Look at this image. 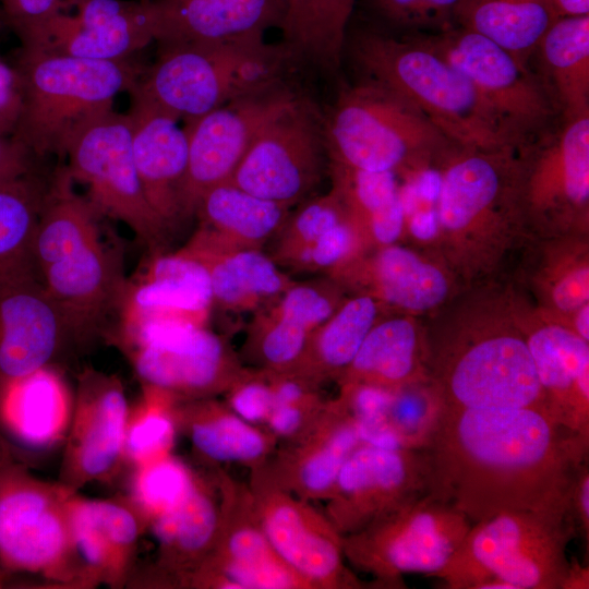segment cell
<instances>
[{
    "mask_svg": "<svg viewBox=\"0 0 589 589\" xmlns=\"http://www.w3.org/2000/svg\"><path fill=\"white\" fill-rule=\"evenodd\" d=\"M560 589H589V567L572 558Z\"/></svg>",
    "mask_w": 589,
    "mask_h": 589,
    "instance_id": "cell-56",
    "label": "cell"
},
{
    "mask_svg": "<svg viewBox=\"0 0 589 589\" xmlns=\"http://www.w3.org/2000/svg\"><path fill=\"white\" fill-rule=\"evenodd\" d=\"M503 276L462 288L424 317L429 385L443 405L532 408L550 416L526 340L508 310Z\"/></svg>",
    "mask_w": 589,
    "mask_h": 589,
    "instance_id": "cell-2",
    "label": "cell"
},
{
    "mask_svg": "<svg viewBox=\"0 0 589 589\" xmlns=\"http://www.w3.org/2000/svg\"><path fill=\"white\" fill-rule=\"evenodd\" d=\"M177 420L179 433L189 438L195 455L214 467L239 464L251 470L277 448L278 440L271 432L243 420L216 397L180 400Z\"/></svg>",
    "mask_w": 589,
    "mask_h": 589,
    "instance_id": "cell-35",
    "label": "cell"
},
{
    "mask_svg": "<svg viewBox=\"0 0 589 589\" xmlns=\"http://www.w3.org/2000/svg\"><path fill=\"white\" fill-rule=\"evenodd\" d=\"M67 10L45 45L51 52L98 61H124L155 41L151 0H64Z\"/></svg>",
    "mask_w": 589,
    "mask_h": 589,
    "instance_id": "cell-25",
    "label": "cell"
},
{
    "mask_svg": "<svg viewBox=\"0 0 589 589\" xmlns=\"http://www.w3.org/2000/svg\"><path fill=\"white\" fill-rule=\"evenodd\" d=\"M370 12L398 35L432 34L456 26L465 0H362Z\"/></svg>",
    "mask_w": 589,
    "mask_h": 589,
    "instance_id": "cell-48",
    "label": "cell"
},
{
    "mask_svg": "<svg viewBox=\"0 0 589 589\" xmlns=\"http://www.w3.org/2000/svg\"><path fill=\"white\" fill-rule=\"evenodd\" d=\"M552 1L560 16L589 14V0H552Z\"/></svg>",
    "mask_w": 589,
    "mask_h": 589,
    "instance_id": "cell-58",
    "label": "cell"
},
{
    "mask_svg": "<svg viewBox=\"0 0 589 589\" xmlns=\"http://www.w3.org/2000/svg\"><path fill=\"white\" fill-rule=\"evenodd\" d=\"M426 492L429 460L423 448L361 444L342 465L324 514L346 537Z\"/></svg>",
    "mask_w": 589,
    "mask_h": 589,
    "instance_id": "cell-19",
    "label": "cell"
},
{
    "mask_svg": "<svg viewBox=\"0 0 589 589\" xmlns=\"http://www.w3.org/2000/svg\"><path fill=\"white\" fill-rule=\"evenodd\" d=\"M362 443L356 422L334 398L302 437L284 443L262 465L280 488L309 502L325 501L351 453Z\"/></svg>",
    "mask_w": 589,
    "mask_h": 589,
    "instance_id": "cell-28",
    "label": "cell"
},
{
    "mask_svg": "<svg viewBox=\"0 0 589 589\" xmlns=\"http://www.w3.org/2000/svg\"><path fill=\"white\" fill-rule=\"evenodd\" d=\"M302 96L288 81L236 98L184 123L188 166L182 188L185 218L195 215L201 196L230 181L252 142L274 117Z\"/></svg>",
    "mask_w": 589,
    "mask_h": 589,
    "instance_id": "cell-18",
    "label": "cell"
},
{
    "mask_svg": "<svg viewBox=\"0 0 589 589\" xmlns=\"http://www.w3.org/2000/svg\"><path fill=\"white\" fill-rule=\"evenodd\" d=\"M219 525V496L214 477L199 476L187 501L152 522L158 546L155 561L132 585L189 588L194 573L212 551Z\"/></svg>",
    "mask_w": 589,
    "mask_h": 589,
    "instance_id": "cell-30",
    "label": "cell"
},
{
    "mask_svg": "<svg viewBox=\"0 0 589 589\" xmlns=\"http://www.w3.org/2000/svg\"><path fill=\"white\" fill-rule=\"evenodd\" d=\"M179 401L163 388L142 384V393L128 412L124 466L134 468L172 453L179 433Z\"/></svg>",
    "mask_w": 589,
    "mask_h": 589,
    "instance_id": "cell-43",
    "label": "cell"
},
{
    "mask_svg": "<svg viewBox=\"0 0 589 589\" xmlns=\"http://www.w3.org/2000/svg\"><path fill=\"white\" fill-rule=\"evenodd\" d=\"M3 586V574L0 569V588Z\"/></svg>",
    "mask_w": 589,
    "mask_h": 589,
    "instance_id": "cell-61",
    "label": "cell"
},
{
    "mask_svg": "<svg viewBox=\"0 0 589 589\" xmlns=\"http://www.w3.org/2000/svg\"><path fill=\"white\" fill-rule=\"evenodd\" d=\"M124 351L142 384L179 400L224 395L245 366L228 340L207 326L158 329Z\"/></svg>",
    "mask_w": 589,
    "mask_h": 589,
    "instance_id": "cell-20",
    "label": "cell"
},
{
    "mask_svg": "<svg viewBox=\"0 0 589 589\" xmlns=\"http://www.w3.org/2000/svg\"><path fill=\"white\" fill-rule=\"evenodd\" d=\"M4 23L23 49L41 48L57 19L67 11L64 0H0Z\"/></svg>",
    "mask_w": 589,
    "mask_h": 589,
    "instance_id": "cell-50",
    "label": "cell"
},
{
    "mask_svg": "<svg viewBox=\"0 0 589 589\" xmlns=\"http://www.w3.org/2000/svg\"><path fill=\"white\" fill-rule=\"evenodd\" d=\"M363 80L412 106L453 144L516 148L470 81L416 35L366 29L351 44Z\"/></svg>",
    "mask_w": 589,
    "mask_h": 589,
    "instance_id": "cell-4",
    "label": "cell"
},
{
    "mask_svg": "<svg viewBox=\"0 0 589 589\" xmlns=\"http://www.w3.org/2000/svg\"><path fill=\"white\" fill-rule=\"evenodd\" d=\"M130 405L121 380L93 368L77 376L58 481L72 492L110 481L124 466Z\"/></svg>",
    "mask_w": 589,
    "mask_h": 589,
    "instance_id": "cell-22",
    "label": "cell"
},
{
    "mask_svg": "<svg viewBox=\"0 0 589 589\" xmlns=\"http://www.w3.org/2000/svg\"><path fill=\"white\" fill-rule=\"evenodd\" d=\"M349 216L336 193L311 196L290 212L272 239L269 256L279 266L290 269L293 263L327 231Z\"/></svg>",
    "mask_w": 589,
    "mask_h": 589,
    "instance_id": "cell-47",
    "label": "cell"
},
{
    "mask_svg": "<svg viewBox=\"0 0 589 589\" xmlns=\"http://www.w3.org/2000/svg\"><path fill=\"white\" fill-rule=\"evenodd\" d=\"M129 92L184 123L242 96L287 81L294 56L264 37L159 46Z\"/></svg>",
    "mask_w": 589,
    "mask_h": 589,
    "instance_id": "cell-5",
    "label": "cell"
},
{
    "mask_svg": "<svg viewBox=\"0 0 589 589\" xmlns=\"http://www.w3.org/2000/svg\"><path fill=\"white\" fill-rule=\"evenodd\" d=\"M287 2H288V15H287V19H288V16H289V14H290L293 5H294L296 0H287ZM286 22H287V20H286Z\"/></svg>",
    "mask_w": 589,
    "mask_h": 589,
    "instance_id": "cell-60",
    "label": "cell"
},
{
    "mask_svg": "<svg viewBox=\"0 0 589 589\" xmlns=\"http://www.w3.org/2000/svg\"><path fill=\"white\" fill-rule=\"evenodd\" d=\"M323 128L328 161L397 176L430 169L452 143L412 106L365 80L340 91Z\"/></svg>",
    "mask_w": 589,
    "mask_h": 589,
    "instance_id": "cell-8",
    "label": "cell"
},
{
    "mask_svg": "<svg viewBox=\"0 0 589 589\" xmlns=\"http://www.w3.org/2000/svg\"><path fill=\"white\" fill-rule=\"evenodd\" d=\"M23 107V83L17 65L0 56V134L13 137Z\"/></svg>",
    "mask_w": 589,
    "mask_h": 589,
    "instance_id": "cell-53",
    "label": "cell"
},
{
    "mask_svg": "<svg viewBox=\"0 0 589 589\" xmlns=\"http://www.w3.org/2000/svg\"><path fill=\"white\" fill-rule=\"evenodd\" d=\"M224 396V402L233 412L255 425H264L274 409L273 393L263 369L244 366Z\"/></svg>",
    "mask_w": 589,
    "mask_h": 589,
    "instance_id": "cell-51",
    "label": "cell"
},
{
    "mask_svg": "<svg viewBox=\"0 0 589 589\" xmlns=\"http://www.w3.org/2000/svg\"><path fill=\"white\" fill-rule=\"evenodd\" d=\"M471 524L450 503L426 492L342 537L344 554L353 568L373 576V588H407L404 575L438 573Z\"/></svg>",
    "mask_w": 589,
    "mask_h": 589,
    "instance_id": "cell-10",
    "label": "cell"
},
{
    "mask_svg": "<svg viewBox=\"0 0 589 589\" xmlns=\"http://www.w3.org/2000/svg\"><path fill=\"white\" fill-rule=\"evenodd\" d=\"M311 334L268 303L254 312L240 359L256 369L291 371L299 362Z\"/></svg>",
    "mask_w": 589,
    "mask_h": 589,
    "instance_id": "cell-46",
    "label": "cell"
},
{
    "mask_svg": "<svg viewBox=\"0 0 589 589\" xmlns=\"http://www.w3.org/2000/svg\"><path fill=\"white\" fill-rule=\"evenodd\" d=\"M565 518L574 536L589 542V466L580 462L572 477L565 502Z\"/></svg>",
    "mask_w": 589,
    "mask_h": 589,
    "instance_id": "cell-54",
    "label": "cell"
},
{
    "mask_svg": "<svg viewBox=\"0 0 589 589\" xmlns=\"http://www.w3.org/2000/svg\"><path fill=\"white\" fill-rule=\"evenodd\" d=\"M291 207L259 197L231 181L200 199L199 227L192 239L220 249H260L276 236Z\"/></svg>",
    "mask_w": 589,
    "mask_h": 589,
    "instance_id": "cell-36",
    "label": "cell"
},
{
    "mask_svg": "<svg viewBox=\"0 0 589 589\" xmlns=\"http://www.w3.org/2000/svg\"><path fill=\"white\" fill-rule=\"evenodd\" d=\"M182 249L207 269L214 306L256 312L279 297L293 279L260 249H220L192 238Z\"/></svg>",
    "mask_w": 589,
    "mask_h": 589,
    "instance_id": "cell-37",
    "label": "cell"
},
{
    "mask_svg": "<svg viewBox=\"0 0 589 589\" xmlns=\"http://www.w3.org/2000/svg\"><path fill=\"white\" fill-rule=\"evenodd\" d=\"M516 153L530 235H589V113L560 117Z\"/></svg>",
    "mask_w": 589,
    "mask_h": 589,
    "instance_id": "cell-11",
    "label": "cell"
},
{
    "mask_svg": "<svg viewBox=\"0 0 589 589\" xmlns=\"http://www.w3.org/2000/svg\"><path fill=\"white\" fill-rule=\"evenodd\" d=\"M132 152L145 195L170 229L185 220L182 188L188 166V135L179 120L131 95L127 112Z\"/></svg>",
    "mask_w": 589,
    "mask_h": 589,
    "instance_id": "cell-29",
    "label": "cell"
},
{
    "mask_svg": "<svg viewBox=\"0 0 589 589\" xmlns=\"http://www.w3.org/2000/svg\"><path fill=\"white\" fill-rule=\"evenodd\" d=\"M574 537L563 512H501L471 524L434 577L448 589H481L490 580L510 589H560Z\"/></svg>",
    "mask_w": 589,
    "mask_h": 589,
    "instance_id": "cell-7",
    "label": "cell"
},
{
    "mask_svg": "<svg viewBox=\"0 0 589 589\" xmlns=\"http://www.w3.org/2000/svg\"><path fill=\"white\" fill-rule=\"evenodd\" d=\"M82 341L48 293L33 257L0 268V380L57 365Z\"/></svg>",
    "mask_w": 589,
    "mask_h": 589,
    "instance_id": "cell-21",
    "label": "cell"
},
{
    "mask_svg": "<svg viewBox=\"0 0 589 589\" xmlns=\"http://www.w3.org/2000/svg\"><path fill=\"white\" fill-rule=\"evenodd\" d=\"M332 189L368 250L402 241L404 205L395 172H372L328 161Z\"/></svg>",
    "mask_w": 589,
    "mask_h": 589,
    "instance_id": "cell-39",
    "label": "cell"
},
{
    "mask_svg": "<svg viewBox=\"0 0 589 589\" xmlns=\"http://www.w3.org/2000/svg\"><path fill=\"white\" fill-rule=\"evenodd\" d=\"M357 0H296L283 28L293 52L327 69L339 67Z\"/></svg>",
    "mask_w": 589,
    "mask_h": 589,
    "instance_id": "cell-42",
    "label": "cell"
},
{
    "mask_svg": "<svg viewBox=\"0 0 589 589\" xmlns=\"http://www.w3.org/2000/svg\"><path fill=\"white\" fill-rule=\"evenodd\" d=\"M19 452L12 442L0 431V469L11 462L21 460Z\"/></svg>",
    "mask_w": 589,
    "mask_h": 589,
    "instance_id": "cell-59",
    "label": "cell"
},
{
    "mask_svg": "<svg viewBox=\"0 0 589 589\" xmlns=\"http://www.w3.org/2000/svg\"><path fill=\"white\" fill-rule=\"evenodd\" d=\"M73 181L100 215L125 224L151 250L159 251L169 228L151 206L135 167L127 113L106 110L83 123L63 156Z\"/></svg>",
    "mask_w": 589,
    "mask_h": 589,
    "instance_id": "cell-12",
    "label": "cell"
},
{
    "mask_svg": "<svg viewBox=\"0 0 589 589\" xmlns=\"http://www.w3.org/2000/svg\"><path fill=\"white\" fill-rule=\"evenodd\" d=\"M516 149L450 143L432 165L437 177L433 252L464 288L503 276L531 236L520 201Z\"/></svg>",
    "mask_w": 589,
    "mask_h": 589,
    "instance_id": "cell-3",
    "label": "cell"
},
{
    "mask_svg": "<svg viewBox=\"0 0 589 589\" xmlns=\"http://www.w3.org/2000/svg\"><path fill=\"white\" fill-rule=\"evenodd\" d=\"M558 16L552 0H465L456 26L484 36L530 68L538 43Z\"/></svg>",
    "mask_w": 589,
    "mask_h": 589,
    "instance_id": "cell-41",
    "label": "cell"
},
{
    "mask_svg": "<svg viewBox=\"0 0 589 589\" xmlns=\"http://www.w3.org/2000/svg\"><path fill=\"white\" fill-rule=\"evenodd\" d=\"M35 160L13 137L0 134V180L35 170Z\"/></svg>",
    "mask_w": 589,
    "mask_h": 589,
    "instance_id": "cell-55",
    "label": "cell"
},
{
    "mask_svg": "<svg viewBox=\"0 0 589 589\" xmlns=\"http://www.w3.org/2000/svg\"><path fill=\"white\" fill-rule=\"evenodd\" d=\"M38 273L82 341L100 332L112 312H119L127 279L120 259L100 236L75 247Z\"/></svg>",
    "mask_w": 589,
    "mask_h": 589,
    "instance_id": "cell-26",
    "label": "cell"
},
{
    "mask_svg": "<svg viewBox=\"0 0 589 589\" xmlns=\"http://www.w3.org/2000/svg\"><path fill=\"white\" fill-rule=\"evenodd\" d=\"M146 1V0H145Z\"/></svg>",
    "mask_w": 589,
    "mask_h": 589,
    "instance_id": "cell-62",
    "label": "cell"
},
{
    "mask_svg": "<svg viewBox=\"0 0 589 589\" xmlns=\"http://www.w3.org/2000/svg\"><path fill=\"white\" fill-rule=\"evenodd\" d=\"M159 46L264 37L285 26L287 0H151Z\"/></svg>",
    "mask_w": 589,
    "mask_h": 589,
    "instance_id": "cell-31",
    "label": "cell"
},
{
    "mask_svg": "<svg viewBox=\"0 0 589 589\" xmlns=\"http://www.w3.org/2000/svg\"><path fill=\"white\" fill-rule=\"evenodd\" d=\"M132 469L125 497L146 529L181 506L200 476L172 453Z\"/></svg>",
    "mask_w": 589,
    "mask_h": 589,
    "instance_id": "cell-45",
    "label": "cell"
},
{
    "mask_svg": "<svg viewBox=\"0 0 589 589\" xmlns=\"http://www.w3.org/2000/svg\"><path fill=\"white\" fill-rule=\"evenodd\" d=\"M416 36L470 81L516 148L560 118L537 74L484 36L460 26Z\"/></svg>",
    "mask_w": 589,
    "mask_h": 589,
    "instance_id": "cell-13",
    "label": "cell"
},
{
    "mask_svg": "<svg viewBox=\"0 0 589 589\" xmlns=\"http://www.w3.org/2000/svg\"><path fill=\"white\" fill-rule=\"evenodd\" d=\"M68 508L74 549L91 587L127 586L146 529L127 497L87 498L73 492Z\"/></svg>",
    "mask_w": 589,
    "mask_h": 589,
    "instance_id": "cell-27",
    "label": "cell"
},
{
    "mask_svg": "<svg viewBox=\"0 0 589 589\" xmlns=\"http://www.w3.org/2000/svg\"><path fill=\"white\" fill-rule=\"evenodd\" d=\"M213 306L209 275L199 260L182 248L157 253L136 279L127 280L119 344L122 348L166 327L207 326Z\"/></svg>",
    "mask_w": 589,
    "mask_h": 589,
    "instance_id": "cell-24",
    "label": "cell"
},
{
    "mask_svg": "<svg viewBox=\"0 0 589 589\" xmlns=\"http://www.w3.org/2000/svg\"><path fill=\"white\" fill-rule=\"evenodd\" d=\"M346 289L327 275L293 283L271 303L311 333L329 318L348 297Z\"/></svg>",
    "mask_w": 589,
    "mask_h": 589,
    "instance_id": "cell-49",
    "label": "cell"
},
{
    "mask_svg": "<svg viewBox=\"0 0 589 589\" xmlns=\"http://www.w3.org/2000/svg\"><path fill=\"white\" fill-rule=\"evenodd\" d=\"M213 477L219 496L217 537L189 588L313 589L273 549L248 483L233 479L220 468Z\"/></svg>",
    "mask_w": 589,
    "mask_h": 589,
    "instance_id": "cell-15",
    "label": "cell"
},
{
    "mask_svg": "<svg viewBox=\"0 0 589 589\" xmlns=\"http://www.w3.org/2000/svg\"><path fill=\"white\" fill-rule=\"evenodd\" d=\"M74 390L57 365L0 380V431L20 450H49L63 444Z\"/></svg>",
    "mask_w": 589,
    "mask_h": 589,
    "instance_id": "cell-32",
    "label": "cell"
},
{
    "mask_svg": "<svg viewBox=\"0 0 589 589\" xmlns=\"http://www.w3.org/2000/svg\"><path fill=\"white\" fill-rule=\"evenodd\" d=\"M23 107L13 139L35 159L63 156L76 130L112 109L140 71L124 61H98L40 49H20Z\"/></svg>",
    "mask_w": 589,
    "mask_h": 589,
    "instance_id": "cell-6",
    "label": "cell"
},
{
    "mask_svg": "<svg viewBox=\"0 0 589 589\" xmlns=\"http://www.w3.org/2000/svg\"><path fill=\"white\" fill-rule=\"evenodd\" d=\"M337 384L361 383L394 393L428 385L429 346L424 317L387 313L365 336Z\"/></svg>",
    "mask_w": 589,
    "mask_h": 589,
    "instance_id": "cell-34",
    "label": "cell"
},
{
    "mask_svg": "<svg viewBox=\"0 0 589 589\" xmlns=\"http://www.w3.org/2000/svg\"><path fill=\"white\" fill-rule=\"evenodd\" d=\"M429 492L473 524L506 510L565 514L589 443L532 408L467 409L443 405L423 447Z\"/></svg>",
    "mask_w": 589,
    "mask_h": 589,
    "instance_id": "cell-1",
    "label": "cell"
},
{
    "mask_svg": "<svg viewBox=\"0 0 589 589\" xmlns=\"http://www.w3.org/2000/svg\"><path fill=\"white\" fill-rule=\"evenodd\" d=\"M560 322L576 333L579 337L589 341V303L579 306Z\"/></svg>",
    "mask_w": 589,
    "mask_h": 589,
    "instance_id": "cell-57",
    "label": "cell"
},
{
    "mask_svg": "<svg viewBox=\"0 0 589 589\" xmlns=\"http://www.w3.org/2000/svg\"><path fill=\"white\" fill-rule=\"evenodd\" d=\"M560 117L589 113V14L558 16L530 59Z\"/></svg>",
    "mask_w": 589,
    "mask_h": 589,
    "instance_id": "cell-38",
    "label": "cell"
},
{
    "mask_svg": "<svg viewBox=\"0 0 589 589\" xmlns=\"http://www.w3.org/2000/svg\"><path fill=\"white\" fill-rule=\"evenodd\" d=\"M327 169L323 117L302 95L264 125L230 181L292 207L313 196Z\"/></svg>",
    "mask_w": 589,
    "mask_h": 589,
    "instance_id": "cell-14",
    "label": "cell"
},
{
    "mask_svg": "<svg viewBox=\"0 0 589 589\" xmlns=\"http://www.w3.org/2000/svg\"><path fill=\"white\" fill-rule=\"evenodd\" d=\"M504 294L521 332L544 394L550 417L589 443V341L541 310L509 278Z\"/></svg>",
    "mask_w": 589,
    "mask_h": 589,
    "instance_id": "cell-17",
    "label": "cell"
},
{
    "mask_svg": "<svg viewBox=\"0 0 589 589\" xmlns=\"http://www.w3.org/2000/svg\"><path fill=\"white\" fill-rule=\"evenodd\" d=\"M326 399L287 404L274 407L264 423L265 429L278 441L293 442L305 435L316 423Z\"/></svg>",
    "mask_w": 589,
    "mask_h": 589,
    "instance_id": "cell-52",
    "label": "cell"
},
{
    "mask_svg": "<svg viewBox=\"0 0 589 589\" xmlns=\"http://www.w3.org/2000/svg\"><path fill=\"white\" fill-rule=\"evenodd\" d=\"M37 170L0 180V268L32 257V243L50 185Z\"/></svg>",
    "mask_w": 589,
    "mask_h": 589,
    "instance_id": "cell-44",
    "label": "cell"
},
{
    "mask_svg": "<svg viewBox=\"0 0 589 589\" xmlns=\"http://www.w3.org/2000/svg\"><path fill=\"white\" fill-rule=\"evenodd\" d=\"M329 276L349 294H366L390 313L420 317L464 288L438 255L404 242L364 251Z\"/></svg>",
    "mask_w": 589,
    "mask_h": 589,
    "instance_id": "cell-23",
    "label": "cell"
},
{
    "mask_svg": "<svg viewBox=\"0 0 589 589\" xmlns=\"http://www.w3.org/2000/svg\"><path fill=\"white\" fill-rule=\"evenodd\" d=\"M512 278L545 313L561 321L589 303V235L530 236Z\"/></svg>",
    "mask_w": 589,
    "mask_h": 589,
    "instance_id": "cell-33",
    "label": "cell"
},
{
    "mask_svg": "<svg viewBox=\"0 0 589 589\" xmlns=\"http://www.w3.org/2000/svg\"><path fill=\"white\" fill-rule=\"evenodd\" d=\"M58 480L35 476L22 460L0 469V569L47 587L92 588L74 549L68 500Z\"/></svg>",
    "mask_w": 589,
    "mask_h": 589,
    "instance_id": "cell-9",
    "label": "cell"
},
{
    "mask_svg": "<svg viewBox=\"0 0 589 589\" xmlns=\"http://www.w3.org/2000/svg\"><path fill=\"white\" fill-rule=\"evenodd\" d=\"M387 313L390 312L370 296L348 294L335 313L312 332L291 371L320 386L336 382L372 326Z\"/></svg>",
    "mask_w": 589,
    "mask_h": 589,
    "instance_id": "cell-40",
    "label": "cell"
},
{
    "mask_svg": "<svg viewBox=\"0 0 589 589\" xmlns=\"http://www.w3.org/2000/svg\"><path fill=\"white\" fill-rule=\"evenodd\" d=\"M265 534L278 556L313 589H361L348 568L342 537L324 512L276 484L259 466L248 482Z\"/></svg>",
    "mask_w": 589,
    "mask_h": 589,
    "instance_id": "cell-16",
    "label": "cell"
}]
</instances>
